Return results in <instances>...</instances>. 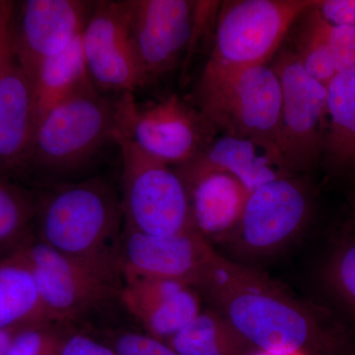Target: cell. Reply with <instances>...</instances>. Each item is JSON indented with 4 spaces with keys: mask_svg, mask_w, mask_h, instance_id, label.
<instances>
[{
    "mask_svg": "<svg viewBox=\"0 0 355 355\" xmlns=\"http://www.w3.org/2000/svg\"><path fill=\"white\" fill-rule=\"evenodd\" d=\"M349 198L350 207H352V214H350L349 219L347 222L349 223L355 224V193Z\"/></svg>",
    "mask_w": 355,
    "mask_h": 355,
    "instance_id": "obj_34",
    "label": "cell"
},
{
    "mask_svg": "<svg viewBox=\"0 0 355 355\" xmlns=\"http://www.w3.org/2000/svg\"><path fill=\"white\" fill-rule=\"evenodd\" d=\"M67 334L50 323L18 329L7 355H62Z\"/></svg>",
    "mask_w": 355,
    "mask_h": 355,
    "instance_id": "obj_26",
    "label": "cell"
},
{
    "mask_svg": "<svg viewBox=\"0 0 355 355\" xmlns=\"http://www.w3.org/2000/svg\"><path fill=\"white\" fill-rule=\"evenodd\" d=\"M36 125L33 83L9 40L0 64V176L20 173Z\"/></svg>",
    "mask_w": 355,
    "mask_h": 355,
    "instance_id": "obj_17",
    "label": "cell"
},
{
    "mask_svg": "<svg viewBox=\"0 0 355 355\" xmlns=\"http://www.w3.org/2000/svg\"><path fill=\"white\" fill-rule=\"evenodd\" d=\"M167 343L179 355H250L256 349L214 309L200 311Z\"/></svg>",
    "mask_w": 355,
    "mask_h": 355,
    "instance_id": "obj_22",
    "label": "cell"
},
{
    "mask_svg": "<svg viewBox=\"0 0 355 355\" xmlns=\"http://www.w3.org/2000/svg\"><path fill=\"white\" fill-rule=\"evenodd\" d=\"M51 323L27 261L15 249L0 261V329L18 330Z\"/></svg>",
    "mask_w": 355,
    "mask_h": 355,
    "instance_id": "obj_20",
    "label": "cell"
},
{
    "mask_svg": "<svg viewBox=\"0 0 355 355\" xmlns=\"http://www.w3.org/2000/svg\"><path fill=\"white\" fill-rule=\"evenodd\" d=\"M108 343L119 355H179L167 343L139 331H114Z\"/></svg>",
    "mask_w": 355,
    "mask_h": 355,
    "instance_id": "obj_27",
    "label": "cell"
},
{
    "mask_svg": "<svg viewBox=\"0 0 355 355\" xmlns=\"http://www.w3.org/2000/svg\"><path fill=\"white\" fill-rule=\"evenodd\" d=\"M317 8L330 25L355 27V0H318Z\"/></svg>",
    "mask_w": 355,
    "mask_h": 355,
    "instance_id": "obj_30",
    "label": "cell"
},
{
    "mask_svg": "<svg viewBox=\"0 0 355 355\" xmlns=\"http://www.w3.org/2000/svg\"><path fill=\"white\" fill-rule=\"evenodd\" d=\"M216 250L197 230L181 234H144L125 228L119 268L125 277L181 280L193 287Z\"/></svg>",
    "mask_w": 355,
    "mask_h": 355,
    "instance_id": "obj_14",
    "label": "cell"
},
{
    "mask_svg": "<svg viewBox=\"0 0 355 355\" xmlns=\"http://www.w3.org/2000/svg\"><path fill=\"white\" fill-rule=\"evenodd\" d=\"M133 46L153 83L171 71L187 53L195 19L196 1L123 0Z\"/></svg>",
    "mask_w": 355,
    "mask_h": 355,
    "instance_id": "obj_13",
    "label": "cell"
},
{
    "mask_svg": "<svg viewBox=\"0 0 355 355\" xmlns=\"http://www.w3.org/2000/svg\"><path fill=\"white\" fill-rule=\"evenodd\" d=\"M114 100L92 86L39 121L20 173L64 176L79 172L114 144Z\"/></svg>",
    "mask_w": 355,
    "mask_h": 355,
    "instance_id": "obj_3",
    "label": "cell"
},
{
    "mask_svg": "<svg viewBox=\"0 0 355 355\" xmlns=\"http://www.w3.org/2000/svg\"><path fill=\"white\" fill-rule=\"evenodd\" d=\"M178 167L228 173L250 193L280 178L299 176L291 171L277 144L227 135L212 139L200 155Z\"/></svg>",
    "mask_w": 355,
    "mask_h": 355,
    "instance_id": "obj_18",
    "label": "cell"
},
{
    "mask_svg": "<svg viewBox=\"0 0 355 355\" xmlns=\"http://www.w3.org/2000/svg\"><path fill=\"white\" fill-rule=\"evenodd\" d=\"M62 355H119L108 343L83 333H69Z\"/></svg>",
    "mask_w": 355,
    "mask_h": 355,
    "instance_id": "obj_29",
    "label": "cell"
},
{
    "mask_svg": "<svg viewBox=\"0 0 355 355\" xmlns=\"http://www.w3.org/2000/svg\"><path fill=\"white\" fill-rule=\"evenodd\" d=\"M120 292L125 309L144 333L167 343L202 311L200 293L181 280L125 277Z\"/></svg>",
    "mask_w": 355,
    "mask_h": 355,
    "instance_id": "obj_15",
    "label": "cell"
},
{
    "mask_svg": "<svg viewBox=\"0 0 355 355\" xmlns=\"http://www.w3.org/2000/svg\"><path fill=\"white\" fill-rule=\"evenodd\" d=\"M94 2L27 0L14 8L11 49L33 80L44 60L62 53L83 34Z\"/></svg>",
    "mask_w": 355,
    "mask_h": 355,
    "instance_id": "obj_12",
    "label": "cell"
},
{
    "mask_svg": "<svg viewBox=\"0 0 355 355\" xmlns=\"http://www.w3.org/2000/svg\"><path fill=\"white\" fill-rule=\"evenodd\" d=\"M250 355H310L303 350L295 352H266V350L254 349Z\"/></svg>",
    "mask_w": 355,
    "mask_h": 355,
    "instance_id": "obj_33",
    "label": "cell"
},
{
    "mask_svg": "<svg viewBox=\"0 0 355 355\" xmlns=\"http://www.w3.org/2000/svg\"><path fill=\"white\" fill-rule=\"evenodd\" d=\"M270 67L279 80L282 105L277 146L295 175L320 165L327 121L328 90L308 73L289 49Z\"/></svg>",
    "mask_w": 355,
    "mask_h": 355,
    "instance_id": "obj_9",
    "label": "cell"
},
{
    "mask_svg": "<svg viewBox=\"0 0 355 355\" xmlns=\"http://www.w3.org/2000/svg\"><path fill=\"white\" fill-rule=\"evenodd\" d=\"M193 287L256 349L354 352L347 328L330 313L301 302L263 273L218 252Z\"/></svg>",
    "mask_w": 355,
    "mask_h": 355,
    "instance_id": "obj_1",
    "label": "cell"
},
{
    "mask_svg": "<svg viewBox=\"0 0 355 355\" xmlns=\"http://www.w3.org/2000/svg\"><path fill=\"white\" fill-rule=\"evenodd\" d=\"M114 144L123 162L121 205L125 228L157 236L193 230L188 193L177 172L116 132Z\"/></svg>",
    "mask_w": 355,
    "mask_h": 355,
    "instance_id": "obj_5",
    "label": "cell"
},
{
    "mask_svg": "<svg viewBox=\"0 0 355 355\" xmlns=\"http://www.w3.org/2000/svg\"><path fill=\"white\" fill-rule=\"evenodd\" d=\"M328 121L320 166L355 193V71L338 73L328 87Z\"/></svg>",
    "mask_w": 355,
    "mask_h": 355,
    "instance_id": "obj_19",
    "label": "cell"
},
{
    "mask_svg": "<svg viewBox=\"0 0 355 355\" xmlns=\"http://www.w3.org/2000/svg\"><path fill=\"white\" fill-rule=\"evenodd\" d=\"M116 132L168 165L190 162L212 141V128L198 109L171 94L139 103L132 93L114 99Z\"/></svg>",
    "mask_w": 355,
    "mask_h": 355,
    "instance_id": "obj_7",
    "label": "cell"
},
{
    "mask_svg": "<svg viewBox=\"0 0 355 355\" xmlns=\"http://www.w3.org/2000/svg\"><path fill=\"white\" fill-rule=\"evenodd\" d=\"M322 275L331 295L355 317V224L345 222L324 261Z\"/></svg>",
    "mask_w": 355,
    "mask_h": 355,
    "instance_id": "obj_24",
    "label": "cell"
},
{
    "mask_svg": "<svg viewBox=\"0 0 355 355\" xmlns=\"http://www.w3.org/2000/svg\"><path fill=\"white\" fill-rule=\"evenodd\" d=\"M15 3L0 0V64L3 60L10 40V28Z\"/></svg>",
    "mask_w": 355,
    "mask_h": 355,
    "instance_id": "obj_31",
    "label": "cell"
},
{
    "mask_svg": "<svg viewBox=\"0 0 355 355\" xmlns=\"http://www.w3.org/2000/svg\"><path fill=\"white\" fill-rule=\"evenodd\" d=\"M330 44L336 74L355 71V27L331 25Z\"/></svg>",
    "mask_w": 355,
    "mask_h": 355,
    "instance_id": "obj_28",
    "label": "cell"
},
{
    "mask_svg": "<svg viewBox=\"0 0 355 355\" xmlns=\"http://www.w3.org/2000/svg\"><path fill=\"white\" fill-rule=\"evenodd\" d=\"M16 331L0 329V355H7Z\"/></svg>",
    "mask_w": 355,
    "mask_h": 355,
    "instance_id": "obj_32",
    "label": "cell"
},
{
    "mask_svg": "<svg viewBox=\"0 0 355 355\" xmlns=\"http://www.w3.org/2000/svg\"><path fill=\"white\" fill-rule=\"evenodd\" d=\"M313 207L309 184L300 176L275 180L250 193L237 227L222 245L242 259L277 254L304 231Z\"/></svg>",
    "mask_w": 355,
    "mask_h": 355,
    "instance_id": "obj_8",
    "label": "cell"
},
{
    "mask_svg": "<svg viewBox=\"0 0 355 355\" xmlns=\"http://www.w3.org/2000/svg\"><path fill=\"white\" fill-rule=\"evenodd\" d=\"M31 268L49 321L73 322L113 295L116 275L69 258L44 243L17 248Z\"/></svg>",
    "mask_w": 355,
    "mask_h": 355,
    "instance_id": "obj_10",
    "label": "cell"
},
{
    "mask_svg": "<svg viewBox=\"0 0 355 355\" xmlns=\"http://www.w3.org/2000/svg\"><path fill=\"white\" fill-rule=\"evenodd\" d=\"M121 216V200L102 178L55 184L37 200L38 241L116 275Z\"/></svg>",
    "mask_w": 355,
    "mask_h": 355,
    "instance_id": "obj_2",
    "label": "cell"
},
{
    "mask_svg": "<svg viewBox=\"0 0 355 355\" xmlns=\"http://www.w3.org/2000/svg\"><path fill=\"white\" fill-rule=\"evenodd\" d=\"M83 48L100 92L135 93L150 84L133 46L123 1H97L84 26Z\"/></svg>",
    "mask_w": 355,
    "mask_h": 355,
    "instance_id": "obj_11",
    "label": "cell"
},
{
    "mask_svg": "<svg viewBox=\"0 0 355 355\" xmlns=\"http://www.w3.org/2000/svg\"><path fill=\"white\" fill-rule=\"evenodd\" d=\"M317 0H227L216 15L209 62L226 69L266 65L294 23Z\"/></svg>",
    "mask_w": 355,
    "mask_h": 355,
    "instance_id": "obj_6",
    "label": "cell"
},
{
    "mask_svg": "<svg viewBox=\"0 0 355 355\" xmlns=\"http://www.w3.org/2000/svg\"><path fill=\"white\" fill-rule=\"evenodd\" d=\"M195 101L212 130L277 144L282 92L270 65L233 69L207 62Z\"/></svg>",
    "mask_w": 355,
    "mask_h": 355,
    "instance_id": "obj_4",
    "label": "cell"
},
{
    "mask_svg": "<svg viewBox=\"0 0 355 355\" xmlns=\"http://www.w3.org/2000/svg\"><path fill=\"white\" fill-rule=\"evenodd\" d=\"M36 214L37 200L0 176V247L18 248L28 241V231Z\"/></svg>",
    "mask_w": 355,
    "mask_h": 355,
    "instance_id": "obj_25",
    "label": "cell"
},
{
    "mask_svg": "<svg viewBox=\"0 0 355 355\" xmlns=\"http://www.w3.org/2000/svg\"><path fill=\"white\" fill-rule=\"evenodd\" d=\"M81 35L67 50L44 60L33 77L37 123L60 103L94 86L86 67Z\"/></svg>",
    "mask_w": 355,
    "mask_h": 355,
    "instance_id": "obj_21",
    "label": "cell"
},
{
    "mask_svg": "<svg viewBox=\"0 0 355 355\" xmlns=\"http://www.w3.org/2000/svg\"><path fill=\"white\" fill-rule=\"evenodd\" d=\"M317 1L294 23L297 29L291 51L303 69L328 87L336 76L330 44L331 25L318 10Z\"/></svg>",
    "mask_w": 355,
    "mask_h": 355,
    "instance_id": "obj_23",
    "label": "cell"
},
{
    "mask_svg": "<svg viewBox=\"0 0 355 355\" xmlns=\"http://www.w3.org/2000/svg\"><path fill=\"white\" fill-rule=\"evenodd\" d=\"M188 193L193 228L212 245L223 244L241 218L250 191L228 173L176 167Z\"/></svg>",
    "mask_w": 355,
    "mask_h": 355,
    "instance_id": "obj_16",
    "label": "cell"
}]
</instances>
